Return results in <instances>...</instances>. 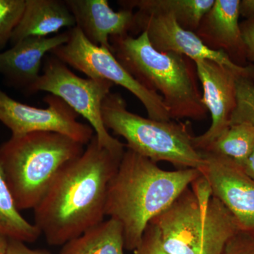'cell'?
<instances>
[{"label":"cell","mask_w":254,"mask_h":254,"mask_svg":"<svg viewBox=\"0 0 254 254\" xmlns=\"http://www.w3.org/2000/svg\"><path fill=\"white\" fill-rule=\"evenodd\" d=\"M122 158L100 146L94 135L65 165L33 210L48 245L63 246L105 220L108 187Z\"/></svg>","instance_id":"1"},{"label":"cell","mask_w":254,"mask_h":254,"mask_svg":"<svg viewBox=\"0 0 254 254\" xmlns=\"http://www.w3.org/2000/svg\"><path fill=\"white\" fill-rule=\"evenodd\" d=\"M200 175L197 169L164 170L126 148L110 182L105 204V216L123 227L125 250H136L148 224Z\"/></svg>","instance_id":"2"},{"label":"cell","mask_w":254,"mask_h":254,"mask_svg":"<svg viewBox=\"0 0 254 254\" xmlns=\"http://www.w3.org/2000/svg\"><path fill=\"white\" fill-rule=\"evenodd\" d=\"M112 53L128 73L163 98L173 120H203L208 112L202 102L194 62L177 53H162L150 44L146 33L136 38H110Z\"/></svg>","instance_id":"3"},{"label":"cell","mask_w":254,"mask_h":254,"mask_svg":"<svg viewBox=\"0 0 254 254\" xmlns=\"http://www.w3.org/2000/svg\"><path fill=\"white\" fill-rule=\"evenodd\" d=\"M85 145L55 132L11 136L0 145V161L18 210L36 208L65 165Z\"/></svg>","instance_id":"4"},{"label":"cell","mask_w":254,"mask_h":254,"mask_svg":"<svg viewBox=\"0 0 254 254\" xmlns=\"http://www.w3.org/2000/svg\"><path fill=\"white\" fill-rule=\"evenodd\" d=\"M102 118L107 129L126 140L127 149L155 163L197 170L204 165V155L195 148L188 124L143 118L128 111L123 97L112 92L103 100Z\"/></svg>","instance_id":"5"},{"label":"cell","mask_w":254,"mask_h":254,"mask_svg":"<svg viewBox=\"0 0 254 254\" xmlns=\"http://www.w3.org/2000/svg\"><path fill=\"white\" fill-rule=\"evenodd\" d=\"M150 222L169 254H222L241 232L221 201L213 196L206 207L200 206L190 187Z\"/></svg>","instance_id":"6"},{"label":"cell","mask_w":254,"mask_h":254,"mask_svg":"<svg viewBox=\"0 0 254 254\" xmlns=\"http://www.w3.org/2000/svg\"><path fill=\"white\" fill-rule=\"evenodd\" d=\"M113 86L105 80L80 77L52 55L46 57L43 72L27 93L45 91L61 98L91 125L100 146L122 157L126 149L125 144L110 134L102 118L103 100Z\"/></svg>","instance_id":"7"},{"label":"cell","mask_w":254,"mask_h":254,"mask_svg":"<svg viewBox=\"0 0 254 254\" xmlns=\"http://www.w3.org/2000/svg\"><path fill=\"white\" fill-rule=\"evenodd\" d=\"M51 54L88 78L105 80L123 87L140 100L148 118L156 121L173 120L160 95L141 85L110 50L93 44L77 26L69 29L68 41L53 50Z\"/></svg>","instance_id":"8"},{"label":"cell","mask_w":254,"mask_h":254,"mask_svg":"<svg viewBox=\"0 0 254 254\" xmlns=\"http://www.w3.org/2000/svg\"><path fill=\"white\" fill-rule=\"evenodd\" d=\"M46 108L23 104L0 89V121L12 133L21 136L37 131L55 132L86 146L95 133L91 125L78 121V115L61 98L47 95Z\"/></svg>","instance_id":"9"},{"label":"cell","mask_w":254,"mask_h":254,"mask_svg":"<svg viewBox=\"0 0 254 254\" xmlns=\"http://www.w3.org/2000/svg\"><path fill=\"white\" fill-rule=\"evenodd\" d=\"M136 16L138 33H146L150 44L158 51L177 53L193 61L210 60L254 82V64L239 66L223 51L210 49L195 33L182 28L171 14L137 11Z\"/></svg>","instance_id":"10"},{"label":"cell","mask_w":254,"mask_h":254,"mask_svg":"<svg viewBox=\"0 0 254 254\" xmlns=\"http://www.w3.org/2000/svg\"><path fill=\"white\" fill-rule=\"evenodd\" d=\"M205 163L199 169L208 180L213 196L218 198L237 220L241 232L254 235V180L231 159L201 150Z\"/></svg>","instance_id":"11"},{"label":"cell","mask_w":254,"mask_h":254,"mask_svg":"<svg viewBox=\"0 0 254 254\" xmlns=\"http://www.w3.org/2000/svg\"><path fill=\"white\" fill-rule=\"evenodd\" d=\"M197 75L202 88V102L211 116L208 130L194 136L195 148L204 150L227 131L237 106V77L233 71L215 62L195 60Z\"/></svg>","instance_id":"12"},{"label":"cell","mask_w":254,"mask_h":254,"mask_svg":"<svg viewBox=\"0 0 254 254\" xmlns=\"http://www.w3.org/2000/svg\"><path fill=\"white\" fill-rule=\"evenodd\" d=\"M76 26L93 44L112 52L110 38L138 33L136 12L123 8L115 11L108 0H66Z\"/></svg>","instance_id":"13"},{"label":"cell","mask_w":254,"mask_h":254,"mask_svg":"<svg viewBox=\"0 0 254 254\" xmlns=\"http://www.w3.org/2000/svg\"><path fill=\"white\" fill-rule=\"evenodd\" d=\"M69 38V29L49 37H28L0 53V74L26 92L41 76L43 60Z\"/></svg>","instance_id":"14"},{"label":"cell","mask_w":254,"mask_h":254,"mask_svg":"<svg viewBox=\"0 0 254 254\" xmlns=\"http://www.w3.org/2000/svg\"><path fill=\"white\" fill-rule=\"evenodd\" d=\"M240 0H215L202 18L195 34L205 46L223 51L234 63L247 66V49L240 24Z\"/></svg>","instance_id":"15"},{"label":"cell","mask_w":254,"mask_h":254,"mask_svg":"<svg viewBox=\"0 0 254 254\" xmlns=\"http://www.w3.org/2000/svg\"><path fill=\"white\" fill-rule=\"evenodd\" d=\"M74 16L64 1L26 0L21 21L11 36V44L28 37H49L64 28L76 27Z\"/></svg>","instance_id":"16"},{"label":"cell","mask_w":254,"mask_h":254,"mask_svg":"<svg viewBox=\"0 0 254 254\" xmlns=\"http://www.w3.org/2000/svg\"><path fill=\"white\" fill-rule=\"evenodd\" d=\"M215 0H122L125 9L146 13L171 14L184 29L195 33L200 21L211 9Z\"/></svg>","instance_id":"17"},{"label":"cell","mask_w":254,"mask_h":254,"mask_svg":"<svg viewBox=\"0 0 254 254\" xmlns=\"http://www.w3.org/2000/svg\"><path fill=\"white\" fill-rule=\"evenodd\" d=\"M124 250L123 227L108 218L64 245L60 254H125Z\"/></svg>","instance_id":"18"},{"label":"cell","mask_w":254,"mask_h":254,"mask_svg":"<svg viewBox=\"0 0 254 254\" xmlns=\"http://www.w3.org/2000/svg\"><path fill=\"white\" fill-rule=\"evenodd\" d=\"M0 235L9 239L33 243L41 232L35 224L23 218L16 206L0 161Z\"/></svg>","instance_id":"19"},{"label":"cell","mask_w":254,"mask_h":254,"mask_svg":"<svg viewBox=\"0 0 254 254\" xmlns=\"http://www.w3.org/2000/svg\"><path fill=\"white\" fill-rule=\"evenodd\" d=\"M254 149V125L239 123L231 125L206 151L231 159L242 166Z\"/></svg>","instance_id":"20"},{"label":"cell","mask_w":254,"mask_h":254,"mask_svg":"<svg viewBox=\"0 0 254 254\" xmlns=\"http://www.w3.org/2000/svg\"><path fill=\"white\" fill-rule=\"evenodd\" d=\"M236 89L237 106L232 115L230 126L244 123L254 125V82L237 77Z\"/></svg>","instance_id":"21"},{"label":"cell","mask_w":254,"mask_h":254,"mask_svg":"<svg viewBox=\"0 0 254 254\" xmlns=\"http://www.w3.org/2000/svg\"><path fill=\"white\" fill-rule=\"evenodd\" d=\"M26 0H0V49L10 41L21 21Z\"/></svg>","instance_id":"22"},{"label":"cell","mask_w":254,"mask_h":254,"mask_svg":"<svg viewBox=\"0 0 254 254\" xmlns=\"http://www.w3.org/2000/svg\"><path fill=\"white\" fill-rule=\"evenodd\" d=\"M133 254H169L164 250L156 227L150 222L145 228L141 242Z\"/></svg>","instance_id":"23"},{"label":"cell","mask_w":254,"mask_h":254,"mask_svg":"<svg viewBox=\"0 0 254 254\" xmlns=\"http://www.w3.org/2000/svg\"><path fill=\"white\" fill-rule=\"evenodd\" d=\"M240 232L227 243L222 254H254V237Z\"/></svg>","instance_id":"24"},{"label":"cell","mask_w":254,"mask_h":254,"mask_svg":"<svg viewBox=\"0 0 254 254\" xmlns=\"http://www.w3.org/2000/svg\"><path fill=\"white\" fill-rule=\"evenodd\" d=\"M190 185L198 204L202 207H206L213 197L212 189L208 180L201 175Z\"/></svg>","instance_id":"25"},{"label":"cell","mask_w":254,"mask_h":254,"mask_svg":"<svg viewBox=\"0 0 254 254\" xmlns=\"http://www.w3.org/2000/svg\"><path fill=\"white\" fill-rule=\"evenodd\" d=\"M240 28L247 49V60L254 65V20H246L240 23Z\"/></svg>","instance_id":"26"},{"label":"cell","mask_w":254,"mask_h":254,"mask_svg":"<svg viewBox=\"0 0 254 254\" xmlns=\"http://www.w3.org/2000/svg\"><path fill=\"white\" fill-rule=\"evenodd\" d=\"M6 254H52L46 250H31L21 241L9 239Z\"/></svg>","instance_id":"27"},{"label":"cell","mask_w":254,"mask_h":254,"mask_svg":"<svg viewBox=\"0 0 254 254\" xmlns=\"http://www.w3.org/2000/svg\"><path fill=\"white\" fill-rule=\"evenodd\" d=\"M240 14L246 20H254V0L240 1Z\"/></svg>","instance_id":"28"},{"label":"cell","mask_w":254,"mask_h":254,"mask_svg":"<svg viewBox=\"0 0 254 254\" xmlns=\"http://www.w3.org/2000/svg\"><path fill=\"white\" fill-rule=\"evenodd\" d=\"M241 167L245 173L254 180V149Z\"/></svg>","instance_id":"29"},{"label":"cell","mask_w":254,"mask_h":254,"mask_svg":"<svg viewBox=\"0 0 254 254\" xmlns=\"http://www.w3.org/2000/svg\"><path fill=\"white\" fill-rule=\"evenodd\" d=\"M8 243H9V238L0 235V254H6L7 251Z\"/></svg>","instance_id":"30"}]
</instances>
